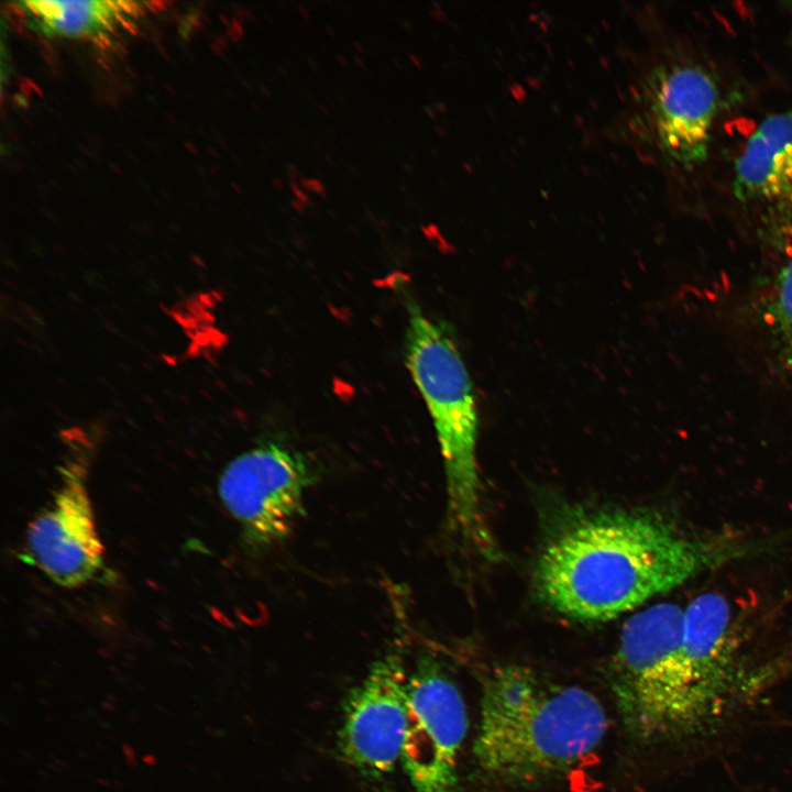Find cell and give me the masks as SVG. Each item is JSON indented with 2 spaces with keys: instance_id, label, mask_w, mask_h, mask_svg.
Instances as JSON below:
<instances>
[{
  "instance_id": "6da1fadb",
  "label": "cell",
  "mask_w": 792,
  "mask_h": 792,
  "mask_svg": "<svg viewBox=\"0 0 792 792\" xmlns=\"http://www.w3.org/2000/svg\"><path fill=\"white\" fill-rule=\"evenodd\" d=\"M732 554L689 537L652 510H594L571 517L550 535L534 582L556 612L580 622H607Z\"/></svg>"
},
{
  "instance_id": "7a4b0ae2",
  "label": "cell",
  "mask_w": 792,
  "mask_h": 792,
  "mask_svg": "<svg viewBox=\"0 0 792 792\" xmlns=\"http://www.w3.org/2000/svg\"><path fill=\"white\" fill-rule=\"evenodd\" d=\"M607 726L603 705L587 690L505 664L483 680L473 752L480 771L494 783L536 787L595 751Z\"/></svg>"
},
{
  "instance_id": "3957f363",
  "label": "cell",
  "mask_w": 792,
  "mask_h": 792,
  "mask_svg": "<svg viewBox=\"0 0 792 792\" xmlns=\"http://www.w3.org/2000/svg\"><path fill=\"white\" fill-rule=\"evenodd\" d=\"M404 354L436 432L446 476L450 519L485 557L495 544L485 525L477 463L479 410L469 370L450 327L431 317L403 285Z\"/></svg>"
},
{
  "instance_id": "277c9868",
  "label": "cell",
  "mask_w": 792,
  "mask_h": 792,
  "mask_svg": "<svg viewBox=\"0 0 792 792\" xmlns=\"http://www.w3.org/2000/svg\"><path fill=\"white\" fill-rule=\"evenodd\" d=\"M684 608L656 603L624 624L610 661V688L626 730L649 741L695 724L708 712L683 644Z\"/></svg>"
},
{
  "instance_id": "5b68a950",
  "label": "cell",
  "mask_w": 792,
  "mask_h": 792,
  "mask_svg": "<svg viewBox=\"0 0 792 792\" xmlns=\"http://www.w3.org/2000/svg\"><path fill=\"white\" fill-rule=\"evenodd\" d=\"M312 475L300 452L277 441L256 446L226 466L219 496L249 547L265 550L290 536L305 514Z\"/></svg>"
},
{
  "instance_id": "8992f818",
  "label": "cell",
  "mask_w": 792,
  "mask_h": 792,
  "mask_svg": "<svg viewBox=\"0 0 792 792\" xmlns=\"http://www.w3.org/2000/svg\"><path fill=\"white\" fill-rule=\"evenodd\" d=\"M468 724L454 681L435 658L418 659L408 675L400 756L414 792H458V760Z\"/></svg>"
},
{
  "instance_id": "52a82bcc",
  "label": "cell",
  "mask_w": 792,
  "mask_h": 792,
  "mask_svg": "<svg viewBox=\"0 0 792 792\" xmlns=\"http://www.w3.org/2000/svg\"><path fill=\"white\" fill-rule=\"evenodd\" d=\"M409 672L397 652L386 653L349 695L339 748L361 773L380 779L393 771L402 756L407 726Z\"/></svg>"
},
{
  "instance_id": "ba28073f",
  "label": "cell",
  "mask_w": 792,
  "mask_h": 792,
  "mask_svg": "<svg viewBox=\"0 0 792 792\" xmlns=\"http://www.w3.org/2000/svg\"><path fill=\"white\" fill-rule=\"evenodd\" d=\"M26 544L35 565L59 586L78 587L96 575L103 546L82 464L69 461L62 466L53 499L29 524Z\"/></svg>"
},
{
  "instance_id": "9c48e42d",
  "label": "cell",
  "mask_w": 792,
  "mask_h": 792,
  "mask_svg": "<svg viewBox=\"0 0 792 792\" xmlns=\"http://www.w3.org/2000/svg\"><path fill=\"white\" fill-rule=\"evenodd\" d=\"M645 102L661 151L684 168L702 164L719 106L712 75L692 64L659 66L646 80Z\"/></svg>"
},
{
  "instance_id": "30bf717a",
  "label": "cell",
  "mask_w": 792,
  "mask_h": 792,
  "mask_svg": "<svg viewBox=\"0 0 792 792\" xmlns=\"http://www.w3.org/2000/svg\"><path fill=\"white\" fill-rule=\"evenodd\" d=\"M733 194L766 238L792 243V110L773 113L748 138L734 167Z\"/></svg>"
},
{
  "instance_id": "8fae6325",
  "label": "cell",
  "mask_w": 792,
  "mask_h": 792,
  "mask_svg": "<svg viewBox=\"0 0 792 792\" xmlns=\"http://www.w3.org/2000/svg\"><path fill=\"white\" fill-rule=\"evenodd\" d=\"M732 642L728 601L716 592L694 597L684 608L683 644L695 685L708 708L730 673Z\"/></svg>"
},
{
  "instance_id": "7c38bea8",
  "label": "cell",
  "mask_w": 792,
  "mask_h": 792,
  "mask_svg": "<svg viewBox=\"0 0 792 792\" xmlns=\"http://www.w3.org/2000/svg\"><path fill=\"white\" fill-rule=\"evenodd\" d=\"M14 4L28 24L46 36L97 42L130 29L148 9L146 2L121 0H32Z\"/></svg>"
},
{
  "instance_id": "4fadbf2b",
  "label": "cell",
  "mask_w": 792,
  "mask_h": 792,
  "mask_svg": "<svg viewBox=\"0 0 792 792\" xmlns=\"http://www.w3.org/2000/svg\"><path fill=\"white\" fill-rule=\"evenodd\" d=\"M767 316L781 358L792 369V256L778 275Z\"/></svg>"
}]
</instances>
